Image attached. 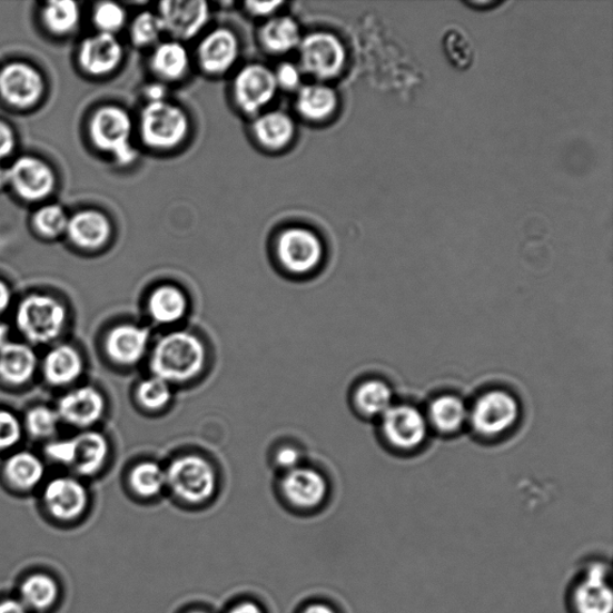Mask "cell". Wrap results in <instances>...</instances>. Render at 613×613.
Wrapping results in <instances>:
<instances>
[{
    "mask_svg": "<svg viewBox=\"0 0 613 613\" xmlns=\"http://www.w3.org/2000/svg\"><path fill=\"white\" fill-rule=\"evenodd\" d=\"M69 322L68 307L49 294H30L14 312V326L31 347H52L65 335Z\"/></svg>",
    "mask_w": 613,
    "mask_h": 613,
    "instance_id": "6da1fadb",
    "label": "cell"
},
{
    "mask_svg": "<svg viewBox=\"0 0 613 613\" xmlns=\"http://www.w3.org/2000/svg\"><path fill=\"white\" fill-rule=\"evenodd\" d=\"M206 358V348L198 337L177 332L155 345L150 368L155 376L170 385L182 384L192 380L202 370Z\"/></svg>",
    "mask_w": 613,
    "mask_h": 613,
    "instance_id": "7a4b0ae2",
    "label": "cell"
},
{
    "mask_svg": "<svg viewBox=\"0 0 613 613\" xmlns=\"http://www.w3.org/2000/svg\"><path fill=\"white\" fill-rule=\"evenodd\" d=\"M167 486L179 498L200 503L210 498L216 491L214 467L198 455H185L166 469Z\"/></svg>",
    "mask_w": 613,
    "mask_h": 613,
    "instance_id": "3957f363",
    "label": "cell"
},
{
    "mask_svg": "<svg viewBox=\"0 0 613 613\" xmlns=\"http://www.w3.org/2000/svg\"><path fill=\"white\" fill-rule=\"evenodd\" d=\"M131 131L129 115L118 107L101 108L90 126L97 147L111 152L120 165H130L137 159V151L131 146Z\"/></svg>",
    "mask_w": 613,
    "mask_h": 613,
    "instance_id": "277c9868",
    "label": "cell"
},
{
    "mask_svg": "<svg viewBox=\"0 0 613 613\" xmlns=\"http://www.w3.org/2000/svg\"><path fill=\"white\" fill-rule=\"evenodd\" d=\"M188 119L182 109L166 101L149 103L141 113V137L149 147L169 149L182 141Z\"/></svg>",
    "mask_w": 613,
    "mask_h": 613,
    "instance_id": "5b68a950",
    "label": "cell"
},
{
    "mask_svg": "<svg viewBox=\"0 0 613 613\" xmlns=\"http://www.w3.org/2000/svg\"><path fill=\"white\" fill-rule=\"evenodd\" d=\"M103 393L91 385L73 386L62 395L56 411L61 424L83 432L92 429L106 413Z\"/></svg>",
    "mask_w": 613,
    "mask_h": 613,
    "instance_id": "8992f818",
    "label": "cell"
},
{
    "mask_svg": "<svg viewBox=\"0 0 613 613\" xmlns=\"http://www.w3.org/2000/svg\"><path fill=\"white\" fill-rule=\"evenodd\" d=\"M468 416L477 433L496 436L514 426L518 417V405L510 393L492 390L478 398Z\"/></svg>",
    "mask_w": 613,
    "mask_h": 613,
    "instance_id": "52a82bcc",
    "label": "cell"
},
{
    "mask_svg": "<svg viewBox=\"0 0 613 613\" xmlns=\"http://www.w3.org/2000/svg\"><path fill=\"white\" fill-rule=\"evenodd\" d=\"M42 502L46 511L57 521L72 522L85 514L89 496L81 478L59 476L45 484Z\"/></svg>",
    "mask_w": 613,
    "mask_h": 613,
    "instance_id": "ba28073f",
    "label": "cell"
},
{
    "mask_svg": "<svg viewBox=\"0 0 613 613\" xmlns=\"http://www.w3.org/2000/svg\"><path fill=\"white\" fill-rule=\"evenodd\" d=\"M303 69L322 80L338 76L345 65V49L340 40L329 33H313L301 40Z\"/></svg>",
    "mask_w": 613,
    "mask_h": 613,
    "instance_id": "9c48e42d",
    "label": "cell"
},
{
    "mask_svg": "<svg viewBox=\"0 0 613 613\" xmlns=\"http://www.w3.org/2000/svg\"><path fill=\"white\" fill-rule=\"evenodd\" d=\"M279 261L287 270L303 275L320 264L324 248L320 239L310 230L294 228L283 233L278 240Z\"/></svg>",
    "mask_w": 613,
    "mask_h": 613,
    "instance_id": "30bf717a",
    "label": "cell"
},
{
    "mask_svg": "<svg viewBox=\"0 0 613 613\" xmlns=\"http://www.w3.org/2000/svg\"><path fill=\"white\" fill-rule=\"evenodd\" d=\"M85 370V357L71 343L53 344L40 360V372L45 383L57 388L76 386Z\"/></svg>",
    "mask_w": 613,
    "mask_h": 613,
    "instance_id": "8fae6325",
    "label": "cell"
},
{
    "mask_svg": "<svg viewBox=\"0 0 613 613\" xmlns=\"http://www.w3.org/2000/svg\"><path fill=\"white\" fill-rule=\"evenodd\" d=\"M383 433L393 447L403 451L416 449L427 437V421L413 406H392L383 415Z\"/></svg>",
    "mask_w": 613,
    "mask_h": 613,
    "instance_id": "7c38bea8",
    "label": "cell"
},
{
    "mask_svg": "<svg viewBox=\"0 0 613 613\" xmlns=\"http://www.w3.org/2000/svg\"><path fill=\"white\" fill-rule=\"evenodd\" d=\"M609 568L593 563L573 587L571 604L575 613H611L612 590L607 583Z\"/></svg>",
    "mask_w": 613,
    "mask_h": 613,
    "instance_id": "4fadbf2b",
    "label": "cell"
},
{
    "mask_svg": "<svg viewBox=\"0 0 613 613\" xmlns=\"http://www.w3.org/2000/svg\"><path fill=\"white\" fill-rule=\"evenodd\" d=\"M164 29L178 39H190L209 21V6L202 0H167L160 4Z\"/></svg>",
    "mask_w": 613,
    "mask_h": 613,
    "instance_id": "5bb4252c",
    "label": "cell"
},
{
    "mask_svg": "<svg viewBox=\"0 0 613 613\" xmlns=\"http://www.w3.org/2000/svg\"><path fill=\"white\" fill-rule=\"evenodd\" d=\"M277 89L275 73L263 66H249L235 80V98L246 113L255 115L269 103Z\"/></svg>",
    "mask_w": 613,
    "mask_h": 613,
    "instance_id": "9a60e30c",
    "label": "cell"
},
{
    "mask_svg": "<svg viewBox=\"0 0 613 613\" xmlns=\"http://www.w3.org/2000/svg\"><path fill=\"white\" fill-rule=\"evenodd\" d=\"M150 335L146 327L121 324L111 329L105 339V352L113 364L135 366L147 354Z\"/></svg>",
    "mask_w": 613,
    "mask_h": 613,
    "instance_id": "2e32d148",
    "label": "cell"
},
{
    "mask_svg": "<svg viewBox=\"0 0 613 613\" xmlns=\"http://www.w3.org/2000/svg\"><path fill=\"white\" fill-rule=\"evenodd\" d=\"M39 369L36 348L26 342L10 340L0 349V383L9 387H23L33 382Z\"/></svg>",
    "mask_w": 613,
    "mask_h": 613,
    "instance_id": "e0dca14e",
    "label": "cell"
},
{
    "mask_svg": "<svg viewBox=\"0 0 613 613\" xmlns=\"http://www.w3.org/2000/svg\"><path fill=\"white\" fill-rule=\"evenodd\" d=\"M72 458L70 469L78 478L92 477L101 473L108 455L107 437L93 429L80 432L71 437Z\"/></svg>",
    "mask_w": 613,
    "mask_h": 613,
    "instance_id": "ac0fdd59",
    "label": "cell"
},
{
    "mask_svg": "<svg viewBox=\"0 0 613 613\" xmlns=\"http://www.w3.org/2000/svg\"><path fill=\"white\" fill-rule=\"evenodd\" d=\"M8 171L14 191L27 200L43 199L53 190L52 170L33 157H22Z\"/></svg>",
    "mask_w": 613,
    "mask_h": 613,
    "instance_id": "d6986e66",
    "label": "cell"
},
{
    "mask_svg": "<svg viewBox=\"0 0 613 613\" xmlns=\"http://www.w3.org/2000/svg\"><path fill=\"white\" fill-rule=\"evenodd\" d=\"M281 490L297 508L310 510L320 505L327 494V483L318 471L298 466L288 471Z\"/></svg>",
    "mask_w": 613,
    "mask_h": 613,
    "instance_id": "ffe728a7",
    "label": "cell"
},
{
    "mask_svg": "<svg viewBox=\"0 0 613 613\" xmlns=\"http://www.w3.org/2000/svg\"><path fill=\"white\" fill-rule=\"evenodd\" d=\"M42 91V78L30 67L12 65L0 71V93L10 105L18 107L34 105Z\"/></svg>",
    "mask_w": 613,
    "mask_h": 613,
    "instance_id": "44dd1931",
    "label": "cell"
},
{
    "mask_svg": "<svg viewBox=\"0 0 613 613\" xmlns=\"http://www.w3.org/2000/svg\"><path fill=\"white\" fill-rule=\"evenodd\" d=\"M2 476L9 488L20 493L33 492L46 477V464L40 455L30 451L12 452L2 467Z\"/></svg>",
    "mask_w": 613,
    "mask_h": 613,
    "instance_id": "7402d4cb",
    "label": "cell"
},
{
    "mask_svg": "<svg viewBox=\"0 0 613 613\" xmlns=\"http://www.w3.org/2000/svg\"><path fill=\"white\" fill-rule=\"evenodd\" d=\"M239 55V43L228 29H217L202 40L199 59L204 70L223 73L231 68Z\"/></svg>",
    "mask_w": 613,
    "mask_h": 613,
    "instance_id": "603a6c76",
    "label": "cell"
},
{
    "mask_svg": "<svg viewBox=\"0 0 613 613\" xmlns=\"http://www.w3.org/2000/svg\"><path fill=\"white\" fill-rule=\"evenodd\" d=\"M122 57L119 41L113 34L100 33L85 41L81 49L83 68L92 75H106L113 71Z\"/></svg>",
    "mask_w": 613,
    "mask_h": 613,
    "instance_id": "cb8c5ba5",
    "label": "cell"
},
{
    "mask_svg": "<svg viewBox=\"0 0 613 613\" xmlns=\"http://www.w3.org/2000/svg\"><path fill=\"white\" fill-rule=\"evenodd\" d=\"M111 224L98 211L77 214L68 225L69 237L75 245L85 249H98L111 237Z\"/></svg>",
    "mask_w": 613,
    "mask_h": 613,
    "instance_id": "d4e9b609",
    "label": "cell"
},
{
    "mask_svg": "<svg viewBox=\"0 0 613 613\" xmlns=\"http://www.w3.org/2000/svg\"><path fill=\"white\" fill-rule=\"evenodd\" d=\"M188 308L186 295L177 287L164 286L155 289L148 301L151 319L159 325H175L184 317Z\"/></svg>",
    "mask_w": 613,
    "mask_h": 613,
    "instance_id": "484cf974",
    "label": "cell"
},
{
    "mask_svg": "<svg viewBox=\"0 0 613 613\" xmlns=\"http://www.w3.org/2000/svg\"><path fill=\"white\" fill-rule=\"evenodd\" d=\"M337 93L333 88L322 85L306 86L297 97V109L310 120H323L332 116L337 108Z\"/></svg>",
    "mask_w": 613,
    "mask_h": 613,
    "instance_id": "4316f807",
    "label": "cell"
},
{
    "mask_svg": "<svg viewBox=\"0 0 613 613\" xmlns=\"http://www.w3.org/2000/svg\"><path fill=\"white\" fill-rule=\"evenodd\" d=\"M254 130L263 146L279 149L286 147L293 139L295 126L289 116L271 112L261 116L256 121Z\"/></svg>",
    "mask_w": 613,
    "mask_h": 613,
    "instance_id": "83f0119b",
    "label": "cell"
},
{
    "mask_svg": "<svg viewBox=\"0 0 613 613\" xmlns=\"http://www.w3.org/2000/svg\"><path fill=\"white\" fill-rule=\"evenodd\" d=\"M58 584L47 574L28 576L20 589L21 602L29 610L43 611L51 607L58 599Z\"/></svg>",
    "mask_w": 613,
    "mask_h": 613,
    "instance_id": "f1b7e54d",
    "label": "cell"
},
{
    "mask_svg": "<svg viewBox=\"0 0 613 613\" xmlns=\"http://www.w3.org/2000/svg\"><path fill=\"white\" fill-rule=\"evenodd\" d=\"M260 39L267 50L285 53L301 42L300 28L290 18H277L267 22L261 31Z\"/></svg>",
    "mask_w": 613,
    "mask_h": 613,
    "instance_id": "f546056e",
    "label": "cell"
},
{
    "mask_svg": "<svg viewBox=\"0 0 613 613\" xmlns=\"http://www.w3.org/2000/svg\"><path fill=\"white\" fill-rule=\"evenodd\" d=\"M24 434L37 442L49 443L56 438L60 418L55 406L38 404L30 407L22 419Z\"/></svg>",
    "mask_w": 613,
    "mask_h": 613,
    "instance_id": "4dcf8cb0",
    "label": "cell"
},
{
    "mask_svg": "<svg viewBox=\"0 0 613 613\" xmlns=\"http://www.w3.org/2000/svg\"><path fill=\"white\" fill-rule=\"evenodd\" d=\"M429 417L437 431L454 433L463 427L468 412L464 402L458 397L443 396L432 403Z\"/></svg>",
    "mask_w": 613,
    "mask_h": 613,
    "instance_id": "1f68e13d",
    "label": "cell"
},
{
    "mask_svg": "<svg viewBox=\"0 0 613 613\" xmlns=\"http://www.w3.org/2000/svg\"><path fill=\"white\" fill-rule=\"evenodd\" d=\"M392 390L385 383L372 380L357 388L355 403L367 416H383L392 407Z\"/></svg>",
    "mask_w": 613,
    "mask_h": 613,
    "instance_id": "d6a6232c",
    "label": "cell"
},
{
    "mask_svg": "<svg viewBox=\"0 0 613 613\" xmlns=\"http://www.w3.org/2000/svg\"><path fill=\"white\" fill-rule=\"evenodd\" d=\"M130 484L140 497H155L167 486L166 469L154 462L140 463L131 471Z\"/></svg>",
    "mask_w": 613,
    "mask_h": 613,
    "instance_id": "836d02e7",
    "label": "cell"
},
{
    "mask_svg": "<svg viewBox=\"0 0 613 613\" xmlns=\"http://www.w3.org/2000/svg\"><path fill=\"white\" fill-rule=\"evenodd\" d=\"M154 70L165 78H179L188 68V55L179 42H166L157 47L152 56Z\"/></svg>",
    "mask_w": 613,
    "mask_h": 613,
    "instance_id": "e575fe53",
    "label": "cell"
},
{
    "mask_svg": "<svg viewBox=\"0 0 613 613\" xmlns=\"http://www.w3.org/2000/svg\"><path fill=\"white\" fill-rule=\"evenodd\" d=\"M171 397V385L155 375L141 382L137 388L139 403L151 412L161 411Z\"/></svg>",
    "mask_w": 613,
    "mask_h": 613,
    "instance_id": "d590c367",
    "label": "cell"
},
{
    "mask_svg": "<svg viewBox=\"0 0 613 613\" xmlns=\"http://www.w3.org/2000/svg\"><path fill=\"white\" fill-rule=\"evenodd\" d=\"M80 20V10L73 2H53L45 9V21L56 33H68Z\"/></svg>",
    "mask_w": 613,
    "mask_h": 613,
    "instance_id": "8d00e7d4",
    "label": "cell"
},
{
    "mask_svg": "<svg viewBox=\"0 0 613 613\" xmlns=\"http://www.w3.org/2000/svg\"><path fill=\"white\" fill-rule=\"evenodd\" d=\"M23 435L22 419L9 408H0V452L13 451Z\"/></svg>",
    "mask_w": 613,
    "mask_h": 613,
    "instance_id": "74e56055",
    "label": "cell"
},
{
    "mask_svg": "<svg viewBox=\"0 0 613 613\" xmlns=\"http://www.w3.org/2000/svg\"><path fill=\"white\" fill-rule=\"evenodd\" d=\"M164 30L159 16L151 12L140 13L132 26V40L138 46H147L159 39Z\"/></svg>",
    "mask_w": 613,
    "mask_h": 613,
    "instance_id": "f35d334b",
    "label": "cell"
},
{
    "mask_svg": "<svg viewBox=\"0 0 613 613\" xmlns=\"http://www.w3.org/2000/svg\"><path fill=\"white\" fill-rule=\"evenodd\" d=\"M445 50L453 66L465 69L473 61V46L459 31H448L445 37Z\"/></svg>",
    "mask_w": 613,
    "mask_h": 613,
    "instance_id": "ab89813d",
    "label": "cell"
},
{
    "mask_svg": "<svg viewBox=\"0 0 613 613\" xmlns=\"http://www.w3.org/2000/svg\"><path fill=\"white\" fill-rule=\"evenodd\" d=\"M38 229L47 237H57V235L68 229L69 219L59 207L50 206L42 208L36 216Z\"/></svg>",
    "mask_w": 613,
    "mask_h": 613,
    "instance_id": "60d3db41",
    "label": "cell"
},
{
    "mask_svg": "<svg viewBox=\"0 0 613 613\" xmlns=\"http://www.w3.org/2000/svg\"><path fill=\"white\" fill-rule=\"evenodd\" d=\"M96 22L102 33L112 34L125 23V11L116 3H102L96 11Z\"/></svg>",
    "mask_w": 613,
    "mask_h": 613,
    "instance_id": "b9f144b4",
    "label": "cell"
},
{
    "mask_svg": "<svg viewBox=\"0 0 613 613\" xmlns=\"http://www.w3.org/2000/svg\"><path fill=\"white\" fill-rule=\"evenodd\" d=\"M277 87L296 89L301 83V72L290 62L281 65L275 73Z\"/></svg>",
    "mask_w": 613,
    "mask_h": 613,
    "instance_id": "7bdbcfd3",
    "label": "cell"
},
{
    "mask_svg": "<svg viewBox=\"0 0 613 613\" xmlns=\"http://www.w3.org/2000/svg\"><path fill=\"white\" fill-rule=\"evenodd\" d=\"M276 462L280 468L288 473V471L301 466V453L294 447L281 448L276 455Z\"/></svg>",
    "mask_w": 613,
    "mask_h": 613,
    "instance_id": "ee69618b",
    "label": "cell"
},
{
    "mask_svg": "<svg viewBox=\"0 0 613 613\" xmlns=\"http://www.w3.org/2000/svg\"><path fill=\"white\" fill-rule=\"evenodd\" d=\"M14 147L12 131L3 122H0V159L11 154Z\"/></svg>",
    "mask_w": 613,
    "mask_h": 613,
    "instance_id": "f6af8a7d",
    "label": "cell"
},
{
    "mask_svg": "<svg viewBox=\"0 0 613 613\" xmlns=\"http://www.w3.org/2000/svg\"><path fill=\"white\" fill-rule=\"evenodd\" d=\"M280 6H283L281 2H270V3L247 2L246 3V7L250 12H254L255 14H260V16L270 14Z\"/></svg>",
    "mask_w": 613,
    "mask_h": 613,
    "instance_id": "bcb514c9",
    "label": "cell"
},
{
    "mask_svg": "<svg viewBox=\"0 0 613 613\" xmlns=\"http://www.w3.org/2000/svg\"><path fill=\"white\" fill-rule=\"evenodd\" d=\"M12 304V291L7 283L0 279V317L9 310Z\"/></svg>",
    "mask_w": 613,
    "mask_h": 613,
    "instance_id": "7dc6e473",
    "label": "cell"
},
{
    "mask_svg": "<svg viewBox=\"0 0 613 613\" xmlns=\"http://www.w3.org/2000/svg\"><path fill=\"white\" fill-rule=\"evenodd\" d=\"M0 613H29L28 609L18 600L0 602Z\"/></svg>",
    "mask_w": 613,
    "mask_h": 613,
    "instance_id": "c3c4849f",
    "label": "cell"
},
{
    "mask_svg": "<svg viewBox=\"0 0 613 613\" xmlns=\"http://www.w3.org/2000/svg\"><path fill=\"white\" fill-rule=\"evenodd\" d=\"M165 96L166 90L159 85L150 86L147 90V98L150 100V103L165 101Z\"/></svg>",
    "mask_w": 613,
    "mask_h": 613,
    "instance_id": "681fc988",
    "label": "cell"
},
{
    "mask_svg": "<svg viewBox=\"0 0 613 613\" xmlns=\"http://www.w3.org/2000/svg\"><path fill=\"white\" fill-rule=\"evenodd\" d=\"M230 613H264L259 606L254 603H244L234 607Z\"/></svg>",
    "mask_w": 613,
    "mask_h": 613,
    "instance_id": "f907efd6",
    "label": "cell"
},
{
    "mask_svg": "<svg viewBox=\"0 0 613 613\" xmlns=\"http://www.w3.org/2000/svg\"><path fill=\"white\" fill-rule=\"evenodd\" d=\"M10 328L3 322H0V349L4 347L10 342Z\"/></svg>",
    "mask_w": 613,
    "mask_h": 613,
    "instance_id": "816d5d0a",
    "label": "cell"
},
{
    "mask_svg": "<svg viewBox=\"0 0 613 613\" xmlns=\"http://www.w3.org/2000/svg\"><path fill=\"white\" fill-rule=\"evenodd\" d=\"M304 613H336L333 607L324 604H314L308 606Z\"/></svg>",
    "mask_w": 613,
    "mask_h": 613,
    "instance_id": "f5cc1de1",
    "label": "cell"
},
{
    "mask_svg": "<svg viewBox=\"0 0 613 613\" xmlns=\"http://www.w3.org/2000/svg\"><path fill=\"white\" fill-rule=\"evenodd\" d=\"M8 182H9V171L0 167V187L7 185Z\"/></svg>",
    "mask_w": 613,
    "mask_h": 613,
    "instance_id": "db71d44e",
    "label": "cell"
},
{
    "mask_svg": "<svg viewBox=\"0 0 613 613\" xmlns=\"http://www.w3.org/2000/svg\"><path fill=\"white\" fill-rule=\"evenodd\" d=\"M192 613H206V612H192Z\"/></svg>",
    "mask_w": 613,
    "mask_h": 613,
    "instance_id": "11a10c76",
    "label": "cell"
}]
</instances>
